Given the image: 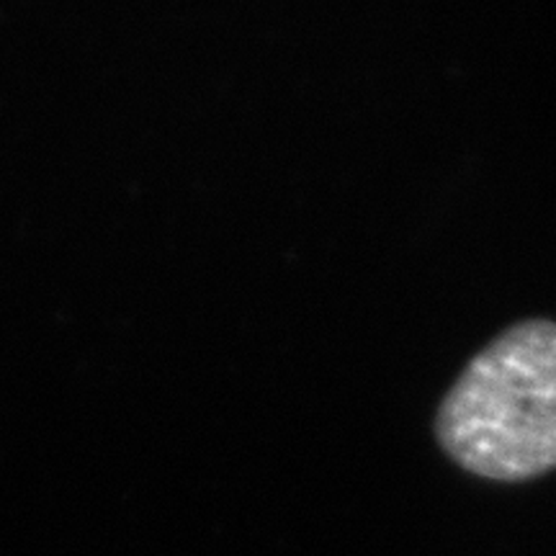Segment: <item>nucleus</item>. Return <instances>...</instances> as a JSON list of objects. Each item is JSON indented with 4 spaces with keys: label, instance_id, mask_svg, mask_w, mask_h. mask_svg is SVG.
I'll return each instance as SVG.
<instances>
[{
    "label": "nucleus",
    "instance_id": "nucleus-1",
    "mask_svg": "<svg viewBox=\"0 0 556 556\" xmlns=\"http://www.w3.org/2000/svg\"><path fill=\"white\" fill-rule=\"evenodd\" d=\"M451 462L495 482L556 469V323L523 319L464 366L435 415Z\"/></svg>",
    "mask_w": 556,
    "mask_h": 556
}]
</instances>
